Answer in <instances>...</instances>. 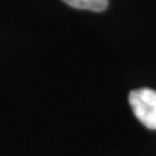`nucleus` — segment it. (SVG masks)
Returning a JSON list of instances; mask_svg holds the SVG:
<instances>
[{
  "label": "nucleus",
  "mask_w": 156,
  "mask_h": 156,
  "mask_svg": "<svg viewBox=\"0 0 156 156\" xmlns=\"http://www.w3.org/2000/svg\"><path fill=\"white\" fill-rule=\"evenodd\" d=\"M76 9H85L92 12H103L108 7V0H62Z\"/></svg>",
  "instance_id": "obj_2"
},
{
  "label": "nucleus",
  "mask_w": 156,
  "mask_h": 156,
  "mask_svg": "<svg viewBox=\"0 0 156 156\" xmlns=\"http://www.w3.org/2000/svg\"><path fill=\"white\" fill-rule=\"evenodd\" d=\"M129 104L140 124L147 129L156 130V91L151 89L130 91Z\"/></svg>",
  "instance_id": "obj_1"
}]
</instances>
